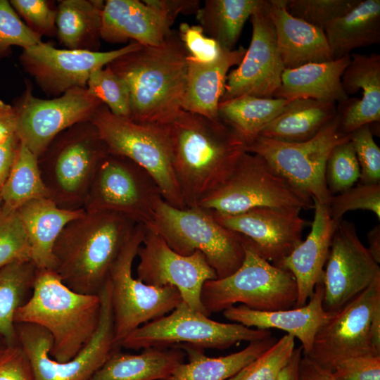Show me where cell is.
Returning a JSON list of instances; mask_svg holds the SVG:
<instances>
[{
    "mask_svg": "<svg viewBox=\"0 0 380 380\" xmlns=\"http://www.w3.org/2000/svg\"><path fill=\"white\" fill-rule=\"evenodd\" d=\"M166 127L185 205L198 206L226 179L246 144L220 120L184 110Z\"/></svg>",
    "mask_w": 380,
    "mask_h": 380,
    "instance_id": "6da1fadb",
    "label": "cell"
},
{
    "mask_svg": "<svg viewBox=\"0 0 380 380\" xmlns=\"http://www.w3.org/2000/svg\"><path fill=\"white\" fill-rule=\"evenodd\" d=\"M188 56L177 31L172 30L161 45H141L108 65L128 87L131 120L167 125L176 118L182 110Z\"/></svg>",
    "mask_w": 380,
    "mask_h": 380,
    "instance_id": "7a4b0ae2",
    "label": "cell"
},
{
    "mask_svg": "<svg viewBox=\"0 0 380 380\" xmlns=\"http://www.w3.org/2000/svg\"><path fill=\"white\" fill-rule=\"evenodd\" d=\"M137 224L118 213L85 211L56 241L53 270L72 291L98 295Z\"/></svg>",
    "mask_w": 380,
    "mask_h": 380,
    "instance_id": "3957f363",
    "label": "cell"
},
{
    "mask_svg": "<svg viewBox=\"0 0 380 380\" xmlns=\"http://www.w3.org/2000/svg\"><path fill=\"white\" fill-rule=\"evenodd\" d=\"M101 299L68 288L52 270H37L32 293L14 314V322L47 330L52 338L50 357L58 362L75 357L99 326Z\"/></svg>",
    "mask_w": 380,
    "mask_h": 380,
    "instance_id": "277c9868",
    "label": "cell"
},
{
    "mask_svg": "<svg viewBox=\"0 0 380 380\" xmlns=\"http://www.w3.org/2000/svg\"><path fill=\"white\" fill-rule=\"evenodd\" d=\"M108 153L91 120L58 134L38 158L49 198L62 208H83L95 175Z\"/></svg>",
    "mask_w": 380,
    "mask_h": 380,
    "instance_id": "5b68a950",
    "label": "cell"
},
{
    "mask_svg": "<svg viewBox=\"0 0 380 380\" xmlns=\"http://www.w3.org/2000/svg\"><path fill=\"white\" fill-rule=\"evenodd\" d=\"M243 239L245 256L239 268L226 277L206 281L202 287L201 300L207 312L223 311L237 303L260 311L294 308L298 291L293 275L265 260Z\"/></svg>",
    "mask_w": 380,
    "mask_h": 380,
    "instance_id": "8992f818",
    "label": "cell"
},
{
    "mask_svg": "<svg viewBox=\"0 0 380 380\" xmlns=\"http://www.w3.org/2000/svg\"><path fill=\"white\" fill-rule=\"evenodd\" d=\"M148 227L180 255L201 252L217 279L233 274L243 261V237L220 224L208 211L199 206L180 209L162 199Z\"/></svg>",
    "mask_w": 380,
    "mask_h": 380,
    "instance_id": "52a82bcc",
    "label": "cell"
},
{
    "mask_svg": "<svg viewBox=\"0 0 380 380\" xmlns=\"http://www.w3.org/2000/svg\"><path fill=\"white\" fill-rule=\"evenodd\" d=\"M199 207L236 215L259 207L313 208L310 196L276 172L259 155L245 151L223 183Z\"/></svg>",
    "mask_w": 380,
    "mask_h": 380,
    "instance_id": "ba28073f",
    "label": "cell"
},
{
    "mask_svg": "<svg viewBox=\"0 0 380 380\" xmlns=\"http://www.w3.org/2000/svg\"><path fill=\"white\" fill-rule=\"evenodd\" d=\"M91 122L109 153L126 157L142 167L158 185L165 202L186 208L173 170L166 125L140 124L118 117L104 104L96 109Z\"/></svg>",
    "mask_w": 380,
    "mask_h": 380,
    "instance_id": "9c48e42d",
    "label": "cell"
},
{
    "mask_svg": "<svg viewBox=\"0 0 380 380\" xmlns=\"http://www.w3.org/2000/svg\"><path fill=\"white\" fill-rule=\"evenodd\" d=\"M145 227L137 224L113 265L110 274L114 341L117 349L132 331L150 321L166 315L182 301L174 286L157 287L132 276V263L142 243Z\"/></svg>",
    "mask_w": 380,
    "mask_h": 380,
    "instance_id": "30bf717a",
    "label": "cell"
},
{
    "mask_svg": "<svg viewBox=\"0 0 380 380\" xmlns=\"http://www.w3.org/2000/svg\"><path fill=\"white\" fill-rule=\"evenodd\" d=\"M101 315L90 341L72 359L58 362L49 355L52 338L44 328L28 323H15L17 340L27 354L36 380H87L117 349L114 341L113 316L109 280L98 294Z\"/></svg>",
    "mask_w": 380,
    "mask_h": 380,
    "instance_id": "8fae6325",
    "label": "cell"
},
{
    "mask_svg": "<svg viewBox=\"0 0 380 380\" xmlns=\"http://www.w3.org/2000/svg\"><path fill=\"white\" fill-rule=\"evenodd\" d=\"M272 336L269 329H253L239 323H222L191 309L182 301L167 315L138 327L121 343V347L139 350L190 344L205 349L223 350L239 341H255Z\"/></svg>",
    "mask_w": 380,
    "mask_h": 380,
    "instance_id": "7c38bea8",
    "label": "cell"
},
{
    "mask_svg": "<svg viewBox=\"0 0 380 380\" xmlns=\"http://www.w3.org/2000/svg\"><path fill=\"white\" fill-rule=\"evenodd\" d=\"M350 140L340 127L338 113L312 139L288 143L257 137L246 151L261 156L289 183L312 198L329 205L331 195L325 179L328 157L335 146Z\"/></svg>",
    "mask_w": 380,
    "mask_h": 380,
    "instance_id": "4fadbf2b",
    "label": "cell"
},
{
    "mask_svg": "<svg viewBox=\"0 0 380 380\" xmlns=\"http://www.w3.org/2000/svg\"><path fill=\"white\" fill-rule=\"evenodd\" d=\"M163 199L152 176L132 160L109 153L91 184L84 210L118 213L150 227Z\"/></svg>",
    "mask_w": 380,
    "mask_h": 380,
    "instance_id": "5bb4252c",
    "label": "cell"
},
{
    "mask_svg": "<svg viewBox=\"0 0 380 380\" xmlns=\"http://www.w3.org/2000/svg\"><path fill=\"white\" fill-rule=\"evenodd\" d=\"M25 83V90L12 104L17 115L16 134L37 158L58 134L75 124L91 120L103 104L87 88H75L45 99L33 95L28 80Z\"/></svg>",
    "mask_w": 380,
    "mask_h": 380,
    "instance_id": "9a60e30c",
    "label": "cell"
},
{
    "mask_svg": "<svg viewBox=\"0 0 380 380\" xmlns=\"http://www.w3.org/2000/svg\"><path fill=\"white\" fill-rule=\"evenodd\" d=\"M380 308V274L318 329L310 353L305 355L321 367L333 372L341 361L359 356L379 355L373 350L370 324Z\"/></svg>",
    "mask_w": 380,
    "mask_h": 380,
    "instance_id": "2e32d148",
    "label": "cell"
},
{
    "mask_svg": "<svg viewBox=\"0 0 380 380\" xmlns=\"http://www.w3.org/2000/svg\"><path fill=\"white\" fill-rule=\"evenodd\" d=\"M144 227L143 241L137 255L139 258L137 279L153 286L175 287L191 309L209 316L201 303V290L206 281L217 277L205 255L200 251L180 255L155 230Z\"/></svg>",
    "mask_w": 380,
    "mask_h": 380,
    "instance_id": "e0dca14e",
    "label": "cell"
},
{
    "mask_svg": "<svg viewBox=\"0 0 380 380\" xmlns=\"http://www.w3.org/2000/svg\"><path fill=\"white\" fill-rule=\"evenodd\" d=\"M141 46L130 42L115 50L91 51L58 49L42 42L23 49L19 61L42 91L49 96L58 97L75 88H87L89 76L95 70Z\"/></svg>",
    "mask_w": 380,
    "mask_h": 380,
    "instance_id": "ac0fdd59",
    "label": "cell"
},
{
    "mask_svg": "<svg viewBox=\"0 0 380 380\" xmlns=\"http://www.w3.org/2000/svg\"><path fill=\"white\" fill-rule=\"evenodd\" d=\"M250 18V45L238 67L228 73L220 102L244 95L273 98L281 85L285 68L269 15L268 1L260 0Z\"/></svg>",
    "mask_w": 380,
    "mask_h": 380,
    "instance_id": "d6986e66",
    "label": "cell"
},
{
    "mask_svg": "<svg viewBox=\"0 0 380 380\" xmlns=\"http://www.w3.org/2000/svg\"><path fill=\"white\" fill-rule=\"evenodd\" d=\"M379 274V265L360 240L355 224L341 220L333 234L324 267V309L330 313L338 311Z\"/></svg>",
    "mask_w": 380,
    "mask_h": 380,
    "instance_id": "ffe728a7",
    "label": "cell"
},
{
    "mask_svg": "<svg viewBox=\"0 0 380 380\" xmlns=\"http://www.w3.org/2000/svg\"><path fill=\"white\" fill-rule=\"evenodd\" d=\"M300 210L259 207L236 215L208 212L220 224L248 239L262 258L277 265L303 241L307 222Z\"/></svg>",
    "mask_w": 380,
    "mask_h": 380,
    "instance_id": "44dd1931",
    "label": "cell"
},
{
    "mask_svg": "<svg viewBox=\"0 0 380 380\" xmlns=\"http://www.w3.org/2000/svg\"><path fill=\"white\" fill-rule=\"evenodd\" d=\"M324 296V288L321 281L316 285L310 301L304 306L274 311H260L244 305H232L223 310V315L227 319L247 327L283 330L300 340L303 353L307 355L312 348L318 329L331 315L323 308Z\"/></svg>",
    "mask_w": 380,
    "mask_h": 380,
    "instance_id": "7402d4cb",
    "label": "cell"
},
{
    "mask_svg": "<svg viewBox=\"0 0 380 380\" xmlns=\"http://www.w3.org/2000/svg\"><path fill=\"white\" fill-rule=\"evenodd\" d=\"M314 219L305 240L284 258L277 267L289 271L297 285V300L294 308L304 306L314 293L316 285L322 280L333 234L340 222L330 217L328 206L312 198Z\"/></svg>",
    "mask_w": 380,
    "mask_h": 380,
    "instance_id": "603a6c76",
    "label": "cell"
},
{
    "mask_svg": "<svg viewBox=\"0 0 380 380\" xmlns=\"http://www.w3.org/2000/svg\"><path fill=\"white\" fill-rule=\"evenodd\" d=\"M341 84L346 94H355L362 89V96L348 99L336 108L341 131L353 130L380 121V55L353 53L345 69Z\"/></svg>",
    "mask_w": 380,
    "mask_h": 380,
    "instance_id": "cb8c5ba5",
    "label": "cell"
},
{
    "mask_svg": "<svg viewBox=\"0 0 380 380\" xmlns=\"http://www.w3.org/2000/svg\"><path fill=\"white\" fill-rule=\"evenodd\" d=\"M172 25L160 13L139 0H106L102 13L101 39L110 44L137 42L161 45Z\"/></svg>",
    "mask_w": 380,
    "mask_h": 380,
    "instance_id": "d4e9b609",
    "label": "cell"
},
{
    "mask_svg": "<svg viewBox=\"0 0 380 380\" xmlns=\"http://www.w3.org/2000/svg\"><path fill=\"white\" fill-rule=\"evenodd\" d=\"M267 1L285 69L334 59L323 29L291 15L286 9V0Z\"/></svg>",
    "mask_w": 380,
    "mask_h": 380,
    "instance_id": "484cf974",
    "label": "cell"
},
{
    "mask_svg": "<svg viewBox=\"0 0 380 380\" xmlns=\"http://www.w3.org/2000/svg\"><path fill=\"white\" fill-rule=\"evenodd\" d=\"M246 51L243 46L231 51L223 50L216 61L209 63L197 62L189 55L182 110L220 120L218 107L229 70L231 67L239 65Z\"/></svg>",
    "mask_w": 380,
    "mask_h": 380,
    "instance_id": "4316f807",
    "label": "cell"
},
{
    "mask_svg": "<svg viewBox=\"0 0 380 380\" xmlns=\"http://www.w3.org/2000/svg\"><path fill=\"white\" fill-rule=\"evenodd\" d=\"M16 211L27 237L31 261L38 269L53 270L56 241L64 227L84 215L85 210L62 208L49 198H42L25 203Z\"/></svg>",
    "mask_w": 380,
    "mask_h": 380,
    "instance_id": "83f0119b",
    "label": "cell"
},
{
    "mask_svg": "<svg viewBox=\"0 0 380 380\" xmlns=\"http://www.w3.org/2000/svg\"><path fill=\"white\" fill-rule=\"evenodd\" d=\"M350 60V56H346L285 69L281 85L273 98L288 101L310 99L334 103L344 102L349 96L342 87L341 77Z\"/></svg>",
    "mask_w": 380,
    "mask_h": 380,
    "instance_id": "f1b7e54d",
    "label": "cell"
},
{
    "mask_svg": "<svg viewBox=\"0 0 380 380\" xmlns=\"http://www.w3.org/2000/svg\"><path fill=\"white\" fill-rule=\"evenodd\" d=\"M144 348L138 355L114 352L87 380H160L169 376L186 357L177 347Z\"/></svg>",
    "mask_w": 380,
    "mask_h": 380,
    "instance_id": "f546056e",
    "label": "cell"
},
{
    "mask_svg": "<svg viewBox=\"0 0 380 380\" xmlns=\"http://www.w3.org/2000/svg\"><path fill=\"white\" fill-rule=\"evenodd\" d=\"M277 340L272 336L249 342L243 350L218 357H208L204 350L190 344L176 345L188 357L187 363L179 365L167 377L160 380H225L255 360Z\"/></svg>",
    "mask_w": 380,
    "mask_h": 380,
    "instance_id": "4dcf8cb0",
    "label": "cell"
},
{
    "mask_svg": "<svg viewBox=\"0 0 380 380\" xmlns=\"http://www.w3.org/2000/svg\"><path fill=\"white\" fill-rule=\"evenodd\" d=\"M324 32L334 59L357 48L380 42V1L360 0L349 12L329 23Z\"/></svg>",
    "mask_w": 380,
    "mask_h": 380,
    "instance_id": "1f68e13d",
    "label": "cell"
},
{
    "mask_svg": "<svg viewBox=\"0 0 380 380\" xmlns=\"http://www.w3.org/2000/svg\"><path fill=\"white\" fill-rule=\"evenodd\" d=\"M334 103L310 99L290 101L259 136L288 143L308 141L336 115Z\"/></svg>",
    "mask_w": 380,
    "mask_h": 380,
    "instance_id": "d6a6232c",
    "label": "cell"
},
{
    "mask_svg": "<svg viewBox=\"0 0 380 380\" xmlns=\"http://www.w3.org/2000/svg\"><path fill=\"white\" fill-rule=\"evenodd\" d=\"M104 4L103 0L58 1L56 37L60 43L68 49L99 51Z\"/></svg>",
    "mask_w": 380,
    "mask_h": 380,
    "instance_id": "836d02e7",
    "label": "cell"
},
{
    "mask_svg": "<svg viewBox=\"0 0 380 380\" xmlns=\"http://www.w3.org/2000/svg\"><path fill=\"white\" fill-rule=\"evenodd\" d=\"M290 101L244 95L220 102L218 116L246 144L258 137Z\"/></svg>",
    "mask_w": 380,
    "mask_h": 380,
    "instance_id": "e575fe53",
    "label": "cell"
},
{
    "mask_svg": "<svg viewBox=\"0 0 380 380\" xmlns=\"http://www.w3.org/2000/svg\"><path fill=\"white\" fill-rule=\"evenodd\" d=\"M260 0H206L196 14L204 33L231 51Z\"/></svg>",
    "mask_w": 380,
    "mask_h": 380,
    "instance_id": "d590c367",
    "label": "cell"
},
{
    "mask_svg": "<svg viewBox=\"0 0 380 380\" xmlns=\"http://www.w3.org/2000/svg\"><path fill=\"white\" fill-rule=\"evenodd\" d=\"M37 270L31 260L14 262L0 269V334L8 346L18 342L14 314L30 298Z\"/></svg>",
    "mask_w": 380,
    "mask_h": 380,
    "instance_id": "8d00e7d4",
    "label": "cell"
},
{
    "mask_svg": "<svg viewBox=\"0 0 380 380\" xmlns=\"http://www.w3.org/2000/svg\"><path fill=\"white\" fill-rule=\"evenodd\" d=\"M49 198L42 179L38 158L20 141L10 174L1 189V205L17 210L37 198Z\"/></svg>",
    "mask_w": 380,
    "mask_h": 380,
    "instance_id": "74e56055",
    "label": "cell"
},
{
    "mask_svg": "<svg viewBox=\"0 0 380 380\" xmlns=\"http://www.w3.org/2000/svg\"><path fill=\"white\" fill-rule=\"evenodd\" d=\"M87 90L115 115L131 118L130 96L126 82L106 66L95 70L89 76Z\"/></svg>",
    "mask_w": 380,
    "mask_h": 380,
    "instance_id": "f35d334b",
    "label": "cell"
},
{
    "mask_svg": "<svg viewBox=\"0 0 380 380\" xmlns=\"http://www.w3.org/2000/svg\"><path fill=\"white\" fill-rule=\"evenodd\" d=\"M295 349V338L285 334L228 380H277Z\"/></svg>",
    "mask_w": 380,
    "mask_h": 380,
    "instance_id": "ab89813d",
    "label": "cell"
},
{
    "mask_svg": "<svg viewBox=\"0 0 380 380\" xmlns=\"http://www.w3.org/2000/svg\"><path fill=\"white\" fill-rule=\"evenodd\" d=\"M360 178V168L350 140L331 150L325 167V179L331 196L354 186Z\"/></svg>",
    "mask_w": 380,
    "mask_h": 380,
    "instance_id": "60d3db41",
    "label": "cell"
},
{
    "mask_svg": "<svg viewBox=\"0 0 380 380\" xmlns=\"http://www.w3.org/2000/svg\"><path fill=\"white\" fill-rule=\"evenodd\" d=\"M24 260H31L30 248L17 211L0 205V269Z\"/></svg>",
    "mask_w": 380,
    "mask_h": 380,
    "instance_id": "b9f144b4",
    "label": "cell"
},
{
    "mask_svg": "<svg viewBox=\"0 0 380 380\" xmlns=\"http://www.w3.org/2000/svg\"><path fill=\"white\" fill-rule=\"evenodd\" d=\"M360 0H286L293 16L321 28L353 9Z\"/></svg>",
    "mask_w": 380,
    "mask_h": 380,
    "instance_id": "7bdbcfd3",
    "label": "cell"
},
{
    "mask_svg": "<svg viewBox=\"0 0 380 380\" xmlns=\"http://www.w3.org/2000/svg\"><path fill=\"white\" fill-rule=\"evenodd\" d=\"M359 209L369 210L380 219V183L360 182L355 186L331 196L328 205L329 215L336 222L343 220L348 211Z\"/></svg>",
    "mask_w": 380,
    "mask_h": 380,
    "instance_id": "ee69618b",
    "label": "cell"
},
{
    "mask_svg": "<svg viewBox=\"0 0 380 380\" xmlns=\"http://www.w3.org/2000/svg\"><path fill=\"white\" fill-rule=\"evenodd\" d=\"M8 0H0V61L12 53V46L23 49L42 43Z\"/></svg>",
    "mask_w": 380,
    "mask_h": 380,
    "instance_id": "f6af8a7d",
    "label": "cell"
},
{
    "mask_svg": "<svg viewBox=\"0 0 380 380\" xmlns=\"http://www.w3.org/2000/svg\"><path fill=\"white\" fill-rule=\"evenodd\" d=\"M25 25L39 37H56L57 6L49 0H11Z\"/></svg>",
    "mask_w": 380,
    "mask_h": 380,
    "instance_id": "bcb514c9",
    "label": "cell"
},
{
    "mask_svg": "<svg viewBox=\"0 0 380 380\" xmlns=\"http://www.w3.org/2000/svg\"><path fill=\"white\" fill-rule=\"evenodd\" d=\"M360 168V183H380V148L373 138L369 125H365L350 134Z\"/></svg>",
    "mask_w": 380,
    "mask_h": 380,
    "instance_id": "7dc6e473",
    "label": "cell"
},
{
    "mask_svg": "<svg viewBox=\"0 0 380 380\" xmlns=\"http://www.w3.org/2000/svg\"><path fill=\"white\" fill-rule=\"evenodd\" d=\"M189 55L197 62L209 63L216 61L223 50L213 39L207 36L201 26L186 23L179 25L177 31Z\"/></svg>",
    "mask_w": 380,
    "mask_h": 380,
    "instance_id": "c3c4849f",
    "label": "cell"
},
{
    "mask_svg": "<svg viewBox=\"0 0 380 380\" xmlns=\"http://www.w3.org/2000/svg\"><path fill=\"white\" fill-rule=\"evenodd\" d=\"M336 380H380V355H365L339 362L332 372Z\"/></svg>",
    "mask_w": 380,
    "mask_h": 380,
    "instance_id": "681fc988",
    "label": "cell"
},
{
    "mask_svg": "<svg viewBox=\"0 0 380 380\" xmlns=\"http://www.w3.org/2000/svg\"><path fill=\"white\" fill-rule=\"evenodd\" d=\"M0 380H36L31 362L18 342L0 354Z\"/></svg>",
    "mask_w": 380,
    "mask_h": 380,
    "instance_id": "f907efd6",
    "label": "cell"
},
{
    "mask_svg": "<svg viewBox=\"0 0 380 380\" xmlns=\"http://www.w3.org/2000/svg\"><path fill=\"white\" fill-rule=\"evenodd\" d=\"M143 2L160 13L172 25L179 15L196 14L201 8L198 0H143Z\"/></svg>",
    "mask_w": 380,
    "mask_h": 380,
    "instance_id": "816d5d0a",
    "label": "cell"
},
{
    "mask_svg": "<svg viewBox=\"0 0 380 380\" xmlns=\"http://www.w3.org/2000/svg\"><path fill=\"white\" fill-rule=\"evenodd\" d=\"M20 144V140L15 133L0 145V194L13 165Z\"/></svg>",
    "mask_w": 380,
    "mask_h": 380,
    "instance_id": "f5cc1de1",
    "label": "cell"
},
{
    "mask_svg": "<svg viewBox=\"0 0 380 380\" xmlns=\"http://www.w3.org/2000/svg\"><path fill=\"white\" fill-rule=\"evenodd\" d=\"M298 373L300 380H336L332 372L321 367L305 355L300 360Z\"/></svg>",
    "mask_w": 380,
    "mask_h": 380,
    "instance_id": "db71d44e",
    "label": "cell"
},
{
    "mask_svg": "<svg viewBox=\"0 0 380 380\" xmlns=\"http://www.w3.org/2000/svg\"><path fill=\"white\" fill-rule=\"evenodd\" d=\"M17 115L12 104L0 99V145L16 133Z\"/></svg>",
    "mask_w": 380,
    "mask_h": 380,
    "instance_id": "11a10c76",
    "label": "cell"
},
{
    "mask_svg": "<svg viewBox=\"0 0 380 380\" xmlns=\"http://www.w3.org/2000/svg\"><path fill=\"white\" fill-rule=\"evenodd\" d=\"M302 353L303 348L301 346L294 349L289 362L281 371L277 380H300L298 369Z\"/></svg>",
    "mask_w": 380,
    "mask_h": 380,
    "instance_id": "9f6ffc18",
    "label": "cell"
},
{
    "mask_svg": "<svg viewBox=\"0 0 380 380\" xmlns=\"http://www.w3.org/2000/svg\"><path fill=\"white\" fill-rule=\"evenodd\" d=\"M367 240L369 247L367 248L369 253L374 260L380 263V226L376 225L367 233Z\"/></svg>",
    "mask_w": 380,
    "mask_h": 380,
    "instance_id": "6f0895ef",
    "label": "cell"
},
{
    "mask_svg": "<svg viewBox=\"0 0 380 380\" xmlns=\"http://www.w3.org/2000/svg\"><path fill=\"white\" fill-rule=\"evenodd\" d=\"M371 343L376 355H380V308L374 312L370 324Z\"/></svg>",
    "mask_w": 380,
    "mask_h": 380,
    "instance_id": "680465c9",
    "label": "cell"
},
{
    "mask_svg": "<svg viewBox=\"0 0 380 380\" xmlns=\"http://www.w3.org/2000/svg\"><path fill=\"white\" fill-rule=\"evenodd\" d=\"M6 340L0 334V354L8 347Z\"/></svg>",
    "mask_w": 380,
    "mask_h": 380,
    "instance_id": "91938a15",
    "label": "cell"
}]
</instances>
